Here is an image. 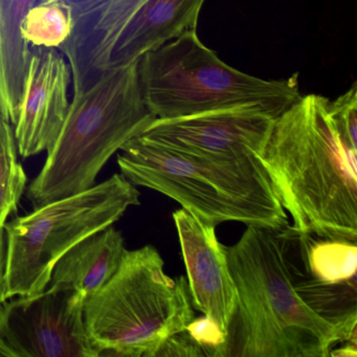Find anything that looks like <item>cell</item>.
<instances>
[{
  "label": "cell",
  "mask_w": 357,
  "mask_h": 357,
  "mask_svg": "<svg viewBox=\"0 0 357 357\" xmlns=\"http://www.w3.org/2000/svg\"><path fill=\"white\" fill-rule=\"evenodd\" d=\"M356 156L323 96L301 97L275 118L261 162L294 229L357 241Z\"/></svg>",
  "instance_id": "6da1fadb"
},
{
  "label": "cell",
  "mask_w": 357,
  "mask_h": 357,
  "mask_svg": "<svg viewBox=\"0 0 357 357\" xmlns=\"http://www.w3.org/2000/svg\"><path fill=\"white\" fill-rule=\"evenodd\" d=\"M237 303L217 357H328L344 338L296 294L275 229L225 248Z\"/></svg>",
  "instance_id": "7a4b0ae2"
},
{
  "label": "cell",
  "mask_w": 357,
  "mask_h": 357,
  "mask_svg": "<svg viewBox=\"0 0 357 357\" xmlns=\"http://www.w3.org/2000/svg\"><path fill=\"white\" fill-rule=\"evenodd\" d=\"M120 150L116 162L127 181L172 198L202 222L217 227L237 221L271 229L288 225L262 164L212 160L143 135Z\"/></svg>",
  "instance_id": "3957f363"
},
{
  "label": "cell",
  "mask_w": 357,
  "mask_h": 357,
  "mask_svg": "<svg viewBox=\"0 0 357 357\" xmlns=\"http://www.w3.org/2000/svg\"><path fill=\"white\" fill-rule=\"evenodd\" d=\"M139 61L107 70L74 95L43 170L29 185L35 208L91 189L108 160L155 120L142 96Z\"/></svg>",
  "instance_id": "277c9868"
},
{
  "label": "cell",
  "mask_w": 357,
  "mask_h": 357,
  "mask_svg": "<svg viewBox=\"0 0 357 357\" xmlns=\"http://www.w3.org/2000/svg\"><path fill=\"white\" fill-rule=\"evenodd\" d=\"M83 313L99 356L155 357L195 319L188 280L169 277L150 244L125 250L112 279L85 298Z\"/></svg>",
  "instance_id": "5b68a950"
},
{
  "label": "cell",
  "mask_w": 357,
  "mask_h": 357,
  "mask_svg": "<svg viewBox=\"0 0 357 357\" xmlns=\"http://www.w3.org/2000/svg\"><path fill=\"white\" fill-rule=\"evenodd\" d=\"M142 96L155 119L256 106L278 118L302 96L296 78L264 80L227 66L196 30L148 52L139 61Z\"/></svg>",
  "instance_id": "8992f818"
},
{
  "label": "cell",
  "mask_w": 357,
  "mask_h": 357,
  "mask_svg": "<svg viewBox=\"0 0 357 357\" xmlns=\"http://www.w3.org/2000/svg\"><path fill=\"white\" fill-rule=\"evenodd\" d=\"M141 193L122 174L55 200L5 225L3 298L32 296L51 283L56 262L89 236L112 227Z\"/></svg>",
  "instance_id": "52a82bcc"
},
{
  "label": "cell",
  "mask_w": 357,
  "mask_h": 357,
  "mask_svg": "<svg viewBox=\"0 0 357 357\" xmlns=\"http://www.w3.org/2000/svg\"><path fill=\"white\" fill-rule=\"evenodd\" d=\"M85 296L53 287L0 305V357H99L84 323Z\"/></svg>",
  "instance_id": "ba28073f"
},
{
  "label": "cell",
  "mask_w": 357,
  "mask_h": 357,
  "mask_svg": "<svg viewBox=\"0 0 357 357\" xmlns=\"http://www.w3.org/2000/svg\"><path fill=\"white\" fill-rule=\"evenodd\" d=\"M275 120L262 108L242 106L181 118L155 119L142 135L212 160L262 164L261 158Z\"/></svg>",
  "instance_id": "9c48e42d"
},
{
  "label": "cell",
  "mask_w": 357,
  "mask_h": 357,
  "mask_svg": "<svg viewBox=\"0 0 357 357\" xmlns=\"http://www.w3.org/2000/svg\"><path fill=\"white\" fill-rule=\"evenodd\" d=\"M22 103L15 124L16 145L24 158L49 151L61 132L70 103V64L54 47H30Z\"/></svg>",
  "instance_id": "30bf717a"
},
{
  "label": "cell",
  "mask_w": 357,
  "mask_h": 357,
  "mask_svg": "<svg viewBox=\"0 0 357 357\" xmlns=\"http://www.w3.org/2000/svg\"><path fill=\"white\" fill-rule=\"evenodd\" d=\"M188 273L193 308L214 321L227 336L237 303L225 246L219 243L214 225L202 222L181 208L173 213Z\"/></svg>",
  "instance_id": "8fae6325"
},
{
  "label": "cell",
  "mask_w": 357,
  "mask_h": 357,
  "mask_svg": "<svg viewBox=\"0 0 357 357\" xmlns=\"http://www.w3.org/2000/svg\"><path fill=\"white\" fill-rule=\"evenodd\" d=\"M147 0H106L74 26L59 51L68 60L74 93H82L107 72L108 59L123 28Z\"/></svg>",
  "instance_id": "7c38bea8"
},
{
  "label": "cell",
  "mask_w": 357,
  "mask_h": 357,
  "mask_svg": "<svg viewBox=\"0 0 357 357\" xmlns=\"http://www.w3.org/2000/svg\"><path fill=\"white\" fill-rule=\"evenodd\" d=\"M206 0H147L119 35L107 70L139 61L142 56L197 29Z\"/></svg>",
  "instance_id": "4fadbf2b"
},
{
  "label": "cell",
  "mask_w": 357,
  "mask_h": 357,
  "mask_svg": "<svg viewBox=\"0 0 357 357\" xmlns=\"http://www.w3.org/2000/svg\"><path fill=\"white\" fill-rule=\"evenodd\" d=\"M122 233L112 227L89 236L56 262L53 287L79 292L86 298L103 287L116 273L124 256Z\"/></svg>",
  "instance_id": "5bb4252c"
},
{
  "label": "cell",
  "mask_w": 357,
  "mask_h": 357,
  "mask_svg": "<svg viewBox=\"0 0 357 357\" xmlns=\"http://www.w3.org/2000/svg\"><path fill=\"white\" fill-rule=\"evenodd\" d=\"M37 0H0V116L15 125L20 116L31 47L20 34Z\"/></svg>",
  "instance_id": "9a60e30c"
},
{
  "label": "cell",
  "mask_w": 357,
  "mask_h": 357,
  "mask_svg": "<svg viewBox=\"0 0 357 357\" xmlns=\"http://www.w3.org/2000/svg\"><path fill=\"white\" fill-rule=\"evenodd\" d=\"M73 32L70 12L57 1L35 3L20 26V34L29 47L59 49Z\"/></svg>",
  "instance_id": "2e32d148"
},
{
  "label": "cell",
  "mask_w": 357,
  "mask_h": 357,
  "mask_svg": "<svg viewBox=\"0 0 357 357\" xmlns=\"http://www.w3.org/2000/svg\"><path fill=\"white\" fill-rule=\"evenodd\" d=\"M26 172L17 158V145L13 128L0 116V229L18 204L26 187Z\"/></svg>",
  "instance_id": "e0dca14e"
},
{
  "label": "cell",
  "mask_w": 357,
  "mask_h": 357,
  "mask_svg": "<svg viewBox=\"0 0 357 357\" xmlns=\"http://www.w3.org/2000/svg\"><path fill=\"white\" fill-rule=\"evenodd\" d=\"M329 112L338 132L350 147L357 150V85H352L344 95L329 101Z\"/></svg>",
  "instance_id": "ac0fdd59"
},
{
  "label": "cell",
  "mask_w": 357,
  "mask_h": 357,
  "mask_svg": "<svg viewBox=\"0 0 357 357\" xmlns=\"http://www.w3.org/2000/svg\"><path fill=\"white\" fill-rule=\"evenodd\" d=\"M190 337L202 348L206 357H217L225 340V334L208 317H196L185 327Z\"/></svg>",
  "instance_id": "d6986e66"
},
{
  "label": "cell",
  "mask_w": 357,
  "mask_h": 357,
  "mask_svg": "<svg viewBox=\"0 0 357 357\" xmlns=\"http://www.w3.org/2000/svg\"><path fill=\"white\" fill-rule=\"evenodd\" d=\"M206 356V353L200 348L185 330L171 336L160 347L155 357H198Z\"/></svg>",
  "instance_id": "ffe728a7"
},
{
  "label": "cell",
  "mask_w": 357,
  "mask_h": 357,
  "mask_svg": "<svg viewBox=\"0 0 357 357\" xmlns=\"http://www.w3.org/2000/svg\"><path fill=\"white\" fill-rule=\"evenodd\" d=\"M6 252H7V242H6L5 229H0V305L5 302L3 298V275H5Z\"/></svg>",
  "instance_id": "44dd1931"
},
{
  "label": "cell",
  "mask_w": 357,
  "mask_h": 357,
  "mask_svg": "<svg viewBox=\"0 0 357 357\" xmlns=\"http://www.w3.org/2000/svg\"><path fill=\"white\" fill-rule=\"evenodd\" d=\"M344 346L340 349H334L330 352V356L335 357H356L357 356V342H344Z\"/></svg>",
  "instance_id": "7402d4cb"
}]
</instances>
